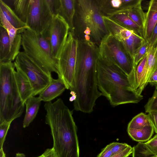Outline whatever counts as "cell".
<instances>
[{"instance_id":"cell-1","label":"cell","mask_w":157,"mask_h":157,"mask_svg":"<svg viewBox=\"0 0 157 157\" xmlns=\"http://www.w3.org/2000/svg\"><path fill=\"white\" fill-rule=\"evenodd\" d=\"M78 41V61L69 100L74 101L75 110L89 113L96 100L102 96L97 83L98 47L91 42Z\"/></svg>"},{"instance_id":"cell-2","label":"cell","mask_w":157,"mask_h":157,"mask_svg":"<svg viewBox=\"0 0 157 157\" xmlns=\"http://www.w3.org/2000/svg\"><path fill=\"white\" fill-rule=\"evenodd\" d=\"M45 122L49 126L53 147L59 157H79L77 128L70 110L60 98L46 102Z\"/></svg>"},{"instance_id":"cell-3","label":"cell","mask_w":157,"mask_h":157,"mask_svg":"<svg viewBox=\"0 0 157 157\" xmlns=\"http://www.w3.org/2000/svg\"><path fill=\"white\" fill-rule=\"evenodd\" d=\"M98 89L113 106L127 103H137L143 96L133 88L128 75L115 65L99 56L97 63Z\"/></svg>"},{"instance_id":"cell-4","label":"cell","mask_w":157,"mask_h":157,"mask_svg":"<svg viewBox=\"0 0 157 157\" xmlns=\"http://www.w3.org/2000/svg\"><path fill=\"white\" fill-rule=\"evenodd\" d=\"M96 0H75L72 34L79 41L99 46L109 33Z\"/></svg>"},{"instance_id":"cell-5","label":"cell","mask_w":157,"mask_h":157,"mask_svg":"<svg viewBox=\"0 0 157 157\" xmlns=\"http://www.w3.org/2000/svg\"><path fill=\"white\" fill-rule=\"evenodd\" d=\"M14 63H0V124L12 122L23 113L22 101L14 76Z\"/></svg>"},{"instance_id":"cell-6","label":"cell","mask_w":157,"mask_h":157,"mask_svg":"<svg viewBox=\"0 0 157 157\" xmlns=\"http://www.w3.org/2000/svg\"><path fill=\"white\" fill-rule=\"evenodd\" d=\"M24 52L37 65L45 71L59 76L58 60L53 56L49 44L42 34L27 29L21 33Z\"/></svg>"},{"instance_id":"cell-7","label":"cell","mask_w":157,"mask_h":157,"mask_svg":"<svg viewBox=\"0 0 157 157\" xmlns=\"http://www.w3.org/2000/svg\"><path fill=\"white\" fill-rule=\"evenodd\" d=\"M98 52L100 58L117 66L128 75L136 91V68L133 58L122 44L109 33L102 40Z\"/></svg>"},{"instance_id":"cell-8","label":"cell","mask_w":157,"mask_h":157,"mask_svg":"<svg viewBox=\"0 0 157 157\" xmlns=\"http://www.w3.org/2000/svg\"><path fill=\"white\" fill-rule=\"evenodd\" d=\"M78 41L70 32L58 59L59 76L67 89L73 86L74 77L78 61Z\"/></svg>"},{"instance_id":"cell-9","label":"cell","mask_w":157,"mask_h":157,"mask_svg":"<svg viewBox=\"0 0 157 157\" xmlns=\"http://www.w3.org/2000/svg\"><path fill=\"white\" fill-rule=\"evenodd\" d=\"M13 63L28 78L34 96L39 95L49 84L52 78L51 73L42 69L24 52H20Z\"/></svg>"},{"instance_id":"cell-10","label":"cell","mask_w":157,"mask_h":157,"mask_svg":"<svg viewBox=\"0 0 157 157\" xmlns=\"http://www.w3.org/2000/svg\"><path fill=\"white\" fill-rule=\"evenodd\" d=\"M69 31L68 24L62 17L57 14L54 16L42 34L49 44L53 57L58 60Z\"/></svg>"},{"instance_id":"cell-11","label":"cell","mask_w":157,"mask_h":157,"mask_svg":"<svg viewBox=\"0 0 157 157\" xmlns=\"http://www.w3.org/2000/svg\"><path fill=\"white\" fill-rule=\"evenodd\" d=\"M54 15L47 0H31L26 24L32 31L42 34Z\"/></svg>"},{"instance_id":"cell-12","label":"cell","mask_w":157,"mask_h":157,"mask_svg":"<svg viewBox=\"0 0 157 157\" xmlns=\"http://www.w3.org/2000/svg\"><path fill=\"white\" fill-rule=\"evenodd\" d=\"M21 35L17 33L11 46L9 37L6 30L0 26V63L12 62L20 53Z\"/></svg>"},{"instance_id":"cell-13","label":"cell","mask_w":157,"mask_h":157,"mask_svg":"<svg viewBox=\"0 0 157 157\" xmlns=\"http://www.w3.org/2000/svg\"><path fill=\"white\" fill-rule=\"evenodd\" d=\"M103 16L109 17L124 10L131 9L141 0H96Z\"/></svg>"},{"instance_id":"cell-14","label":"cell","mask_w":157,"mask_h":157,"mask_svg":"<svg viewBox=\"0 0 157 157\" xmlns=\"http://www.w3.org/2000/svg\"><path fill=\"white\" fill-rule=\"evenodd\" d=\"M14 65L16 70L14 76L17 85L21 99L25 104L28 99L33 96V88L26 74L17 65Z\"/></svg>"},{"instance_id":"cell-15","label":"cell","mask_w":157,"mask_h":157,"mask_svg":"<svg viewBox=\"0 0 157 157\" xmlns=\"http://www.w3.org/2000/svg\"><path fill=\"white\" fill-rule=\"evenodd\" d=\"M67 89L65 84L60 78L57 79L52 78L47 86L39 94L41 101L44 102L51 101L60 96Z\"/></svg>"},{"instance_id":"cell-16","label":"cell","mask_w":157,"mask_h":157,"mask_svg":"<svg viewBox=\"0 0 157 157\" xmlns=\"http://www.w3.org/2000/svg\"><path fill=\"white\" fill-rule=\"evenodd\" d=\"M75 13V0H60L56 15L62 17L68 25L70 31L73 33V21Z\"/></svg>"},{"instance_id":"cell-17","label":"cell","mask_w":157,"mask_h":157,"mask_svg":"<svg viewBox=\"0 0 157 157\" xmlns=\"http://www.w3.org/2000/svg\"><path fill=\"white\" fill-rule=\"evenodd\" d=\"M157 23V0H151L149 3L146 13V21L143 37L147 41L149 40L153 29Z\"/></svg>"},{"instance_id":"cell-18","label":"cell","mask_w":157,"mask_h":157,"mask_svg":"<svg viewBox=\"0 0 157 157\" xmlns=\"http://www.w3.org/2000/svg\"><path fill=\"white\" fill-rule=\"evenodd\" d=\"M31 0H2L19 18L26 24L29 16Z\"/></svg>"},{"instance_id":"cell-19","label":"cell","mask_w":157,"mask_h":157,"mask_svg":"<svg viewBox=\"0 0 157 157\" xmlns=\"http://www.w3.org/2000/svg\"><path fill=\"white\" fill-rule=\"evenodd\" d=\"M41 101L39 96H34L30 97L25 101V104L26 107V112L23 122L24 128L29 126L36 117Z\"/></svg>"},{"instance_id":"cell-20","label":"cell","mask_w":157,"mask_h":157,"mask_svg":"<svg viewBox=\"0 0 157 157\" xmlns=\"http://www.w3.org/2000/svg\"><path fill=\"white\" fill-rule=\"evenodd\" d=\"M0 12L15 28L18 30V33L21 34L25 29H29L27 25L21 21L2 0H0Z\"/></svg>"},{"instance_id":"cell-21","label":"cell","mask_w":157,"mask_h":157,"mask_svg":"<svg viewBox=\"0 0 157 157\" xmlns=\"http://www.w3.org/2000/svg\"><path fill=\"white\" fill-rule=\"evenodd\" d=\"M108 17L124 28L143 37L142 31L128 16L126 10L121 11Z\"/></svg>"},{"instance_id":"cell-22","label":"cell","mask_w":157,"mask_h":157,"mask_svg":"<svg viewBox=\"0 0 157 157\" xmlns=\"http://www.w3.org/2000/svg\"><path fill=\"white\" fill-rule=\"evenodd\" d=\"M127 131L128 135L133 140L141 142H147L150 140L154 132L151 124L140 129H127Z\"/></svg>"},{"instance_id":"cell-23","label":"cell","mask_w":157,"mask_h":157,"mask_svg":"<svg viewBox=\"0 0 157 157\" xmlns=\"http://www.w3.org/2000/svg\"><path fill=\"white\" fill-rule=\"evenodd\" d=\"M147 55L139 63L136 71V92L140 94L145 87V79L146 74V65Z\"/></svg>"},{"instance_id":"cell-24","label":"cell","mask_w":157,"mask_h":157,"mask_svg":"<svg viewBox=\"0 0 157 157\" xmlns=\"http://www.w3.org/2000/svg\"><path fill=\"white\" fill-rule=\"evenodd\" d=\"M157 68V43L153 47H149L146 65L145 85L148 83L150 76Z\"/></svg>"},{"instance_id":"cell-25","label":"cell","mask_w":157,"mask_h":157,"mask_svg":"<svg viewBox=\"0 0 157 157\" xmlns=\"http://www.w3.org/2000/svg\"><path fill=\"white\" fill-rule=\"evenodd\" d=\"M145 41L143 37L134 33L127 39L121 42L133 59L136 51Z\"/></svg>"},{"instance_id":"cell-26","label":"cell","mask_w":157,"mask_h":157,"mask_svg":"<svg viewBox=\"0 0 157 157\" xmlns=\"http://www.w3.org/2000/svg\"><path fill=\"white\" fill-rule=\"evenodd\" d=\"M141 3L131 9L126 10V12L128 16L141 29L144 34L146 21V13L142 10Z\"/></svg>"},{"instance_id":"cell-27","label":"cell","mask_w":157,"mask_h":157,"mask_svg":"<svg viewBox=\"0 0 157 157\" xmlns=\"http://www.w3.org/2000/svg\"><path fill=\"white\" fill-rule=\"evenodd\" d=\"M151 124L147 114L141 112L134 117L129 122L127 129H139Z\"/></svg>"},{"instance_id":"cell-28","label":"cell","mask_w":157,"mask_h":157,"mask_svg":"<svg viewBox=\"0 0 157 157\" xmlns=\"http://www.w3.org/2000/svg\"><path fill=\"white\" fill-rule=\"evenodd\" d=\"M0 25L7 31L10 38L11 46L18 33V30L15 28L5 18L3 14L0 12Z\"/></svg>"},{"instance_id":"cell-29","label":"cell","mask_w":157,"mask_h":157,"mask_svg":"<svg viewBox=\"0 0 157 157\" xmlns=\"http://www.w3.org/2000/svg\"><path fill=\"white\" fill-rule=\"evenodd\" d=\"M132 154V157H155L143 142H139L134 146Z\"/></svg>"},{"instance_id":"cell-30","label":"cell","mask_w":157,"mask_h":157,"mask_svg":"<svg viewBox=\"0 0 157 157\" xmlns=\"http://www.w3.org/2000/svg\"><path fill=\"white\" fill-rule=\"evenodd\" d=\"M149 48V43L145 40L144 44L135 53L133 59L134 65L136 68L140 61L147 55Z\"/></svg>"},{"instance_id":"cell-31","label":"cell","mask_w":157,"mask_h":157,"mask_svg":"<svg viewBox=\"0 0 157 157\" xmlns=\"http://www.w3.org/2000/svg\"><path fill=\"white\" fill-rule=\"evenodd\" d=\"M146 113H157V90H155L152 96L150 98L144 106Z\"/></svg>"},{"instance_id":"cell-32","label":"cell","mask_w":157,"mask_h":157,"mask_svg":"<svg viewBox=\"0 0 157 157\" xmlns=\"http://www.w3.org/2000/svg\"><path fill=\"white\" fill-rule=\"evenodd\" d=\"M11 122H5L0 124V149L3 148L6 137Z\"/></svg>"},{"instance_id":"cell-33","label":"cell","mask_w":157,"mask_h":157,"mask_svg":"<svg viewBox=\"0 0 157 157\" xmlns=\"http://www.w3.org/2000/svg\"><path fill=\"white\" fill-rule=\"evenodd\" d=\"M109 145L113 155L123 151L129 145L126 143L115 142L111 143Z\"/></svg>"},{"instance_id":"cell-34","label":"cell","mask_w":157,"mask_h":157,"mask_svg":"<svg viewBox=\"0 0 157 157\" xmlns=\"http://www.w3.org/2000/svg\"><path fill=\"white\" fill-rule=\"evenodd\" d=\"M144 143L147 148L155 156H157V134Z\"/></svg>"},{"instance_id":"cell-35","label":"cell","mask_w":157,"mask_h":157,"mask_svg":"<svg viewBox=\"0 0 157 157\" xmlns=\"http://www.w3.org/2000/svg\"><path fill=\"white\" fill-rule=\"evenodd\" d=\"M147 41L149 44V47H153L157 43V23L153 29L149 40Z\"/></svg>"},{"instance_id":"cell-36","label":"cell","mask_w":157,"mask_h":157,"mask_svg":"<svg viewBox=\"0 0 157 157\" xmlns=\"http://www.w3.org/2000/svg\"><path fill=\"white\" fill-rule=\"evenodd\" d=\"M147 115L154 130L157 134V113L154 112L148 113Z\"/></svg>"},{"instance_id":"cell-37","label":"cell","mask_w":157,"mask_h":157,"mask_svg":"<svg viewBox=\"0 0 157 157\" xmlns=\"http://www.w3.org/2000/svg\"><path fill=\"white\" fill-rule=\"evenodd\" d=\"M133 152V147L130 145L123 151L118 154L113 155L110 157H128L132 154Z\"/></svg>"},{"instance_id":"cell-38","label":"cell","mask_w":157,"mask_h":157,"mask_svg":"<svg viewBox=\"0 0 157 157\" xmlns=\"http://www.w3.org/2000/svg\"><path fill=\"white\" fill-rule=\"evenodd\" d=\"M109 145L103 149L97 157H110L113 155Z\"/></svg>"},{"instance_id":"cell-39","label":"cell","mask_w":157,"mask_h":157,"mask_svg":"<svg viewBox=\"0 0 157 157\" xmlns=\"http://www.w3.org/2000/svg\"><path fill=\"white\" fill-rule=\"evenodd\" d=\"M42 155L43 157H59L53 147L46 149Z\"/></svg>"},{"instance_id":"cell-40","label":"cell","mask_w":157,"mask_h":157,"mask_svg":"<svg viewBox=\"0 0 157 157\" xmlns=\"http://www.w3.org/2000/svg\"><path fill=\"white\" fill-rule=\"evenodd\" d=\"M148 83L155 87L157 90V68L154 71L150 77Z\"/></svg>"},{"instance_id":"cell-41","label":"cell","mask_w":157,"mask_h":157,"mask_svg":"<svg viewBox=\"0 0 157 157\" xmlns=\"http://www.w3.org/2000/svg\"><path fill=\"white\" fill-rule=\"evenodd\" d=\"M0 157H6L5 154L3 150V148L0 149Z\"/></svg>"},{"instance_id":"cell-42","label":"cell","mask_w":157,"mask_h":157,"mask_svg":"<svg viewBox=\"0 0 157 157\" xmlns=\"http://www.w3.org/2000/svg\"><path fill=\"white\" fill-rule=\"evenodd\" d=\"M16 157H26L25 155L23 153H17L16 154Z\"/></svg>"},{"instance_id":"cell-43","label":"cell","mask_w":157,"mask_h":157,"mask_svg":"<svg viewBox=\"0 0 157 157\" xmlns=\"http://www.w3.org/2000/svg\"><path fill=\"white\" fill-rule=\"evenodd\" d=\"M43 157L42 155H40L39 156H38V157Z\"/></svg>"},{"instance_id":"cell-44","label":"cell","mask_w":157,"mask_h":157,"mask_svg":"<svg viewBox=\"0 0 157 157\" xmlns=\"http://www.w3.org/2000/svg\"><path fill=\"white\" fill-rule=\"evenodd\" d=\"M155 157H157V156H155Z\"/></svg>"}]
</instances>
